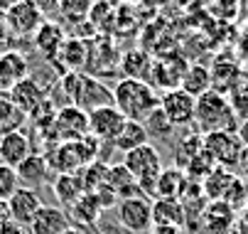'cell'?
I'll return each mask as SVG.
<instances>
[{"label": "cell", "mask_w": 248, "mask_h": 234, "mask_svg": "<svg viewBox=\"0 0 248 234\" xmlns=\"http://www.w3.org/2000/svg\"><path fill=\"white\" fill-rule=\"evenodd\" d=\"M113 106L128 118L143 123L157 106H160V96L157 91L140 79H125L121 77L113 86Z\"/></svg>", "instance_id": "obj_1"}, {"label": "cell", "mask_w": 248, "mask_h": 234, "mask_svg": "<svg viewBox=\"0 0 248 234\" xmlns=\"http://www.w3.org/2000/svg\"><path fill=\"white\" fill-rule=\"evenodd\" d=\"M30 77V64L25 54L17 50H8L0 54V91H10L15 84Z\"/></svg>", "instance_id": "obj_16"}, {"label": "cell", "mask_w": 248, "mask_h": 234, "mask_svg": "<svg viewBox=\"0 0 248 234\" xmlns=\"http://www.w3.org/2000/svg\"><path fill=\"white\" fill-rule=\"evenodd\" d=\"M59 205H74L77 200L86 192L84 190V183H81V175L79 173H64V175H57L54 178V185H52Z\"/></svg>", "instance_id": "obj_27"}, {"label": "cell", "mask_w": 248, "mask_h": 234, "mask_svg": "<svg viewBox=\"0 0 248 234\" xmlns=\"http://www.w3.org/2000/svg\"><path fill=\"white\" fill-rule=\"evenodd\" d=\"M17 187H20L17 170L10 168V165H5V163H0V200L8 202V200L17 192Z\"/></svg>", "instance_id": "obj_37"}, {"label": "cell", "mask_w": 248, "mask_h": 234, "mask_svg": "<svg viewBox=\"0 0 248 234\" xmlns=\"http://www.w3.org/2000/svg\"><path fill=\"white\" fill-rule=\"evenodd\" d=\"M0 234H30V232H27V227H20L15 222H8L5 227H0Z\"/></svg>", "instance_id": "obj_42"}, {"label": "cell", "mask_w": 248, "mask_h": 234, "mask_svg": "<svg viewBox=\"0 0 248 234\" xmlns=\"http://www.w3.org/2000/svg\"><path fill=\"white\" fill-rule=\"evenodd\" d=\"M25 114L13 104V99L8 91H0V136L13 131H20V126L25 123Z\"/></svg>", "instance_id": "obj_31"}, {"label": "cell", "mask_w": 248, "mask_h": 234, "mask_svg": "<svg viewBox=\"0 0 248 234\" xmlns=\"http://www.w3.org/2000/svg\"><path fill=\"white\" fill-rule=\"evenodd\" d=\"M238 116L229 101L226 94H219L214 89H209L197 99V109H194V126L202 136L206 133H217V131H229L236 133L238 128Z\"/></svg>", "instance_id": "obj_2"}, {"label": "cell", "mask_w": 248, "mask_h": 234, "mask_svg": "<svg viewBox=\"0 0 248 234\" xmlns=\"http://www.w3.org/2000/svg\"><path fill=\"white\" fill-rule=\"evenodd\" d=\"M145 143H150L145 126L138 123V121H128V123L123 126V131H121V136H118L111 146H113L116 150H121V153H128V150H133V148H138V146H145Z\"/></svg>", "instance_id": "obj_30"}, {"label": "cell", "mask_w": 248, "mask_h": 234, "mask_svg": "<svg viewBox=\"0 0 248 234\" xmlns=\"http://www.w3.org/2000/svg\"><path fill=\"white\" fill-rule=\"evenodd\" d=\"M32 42H34V50H37V54H40L45 62L52 64V62L57 59L62 45L66 42V32H64V27L57 25L54 20H45L42 27L34 32Z\"/></svg>", "instance_id": "obj_14"}, {"label": "cell", "mask_w": 248, "mask_h": 234, "mask_svg": "<svg viewBox=\"0 0 248 234\" xmlns=\"http://www.w3.org/2000/svg\"><path fill=\"white\" fill-rule=\"evenodd\" d=\"M224 202L231 207V210H243L248 205V180L246 178H233V183L229 185L226 190V197H224Z\"/></svg>", "instance_id": "obj_35"}, {"label": "cell", "mask_w": 248, "mask_h": 234, "mask_svg": "<svg viewBox=\"0 0 248 234\" xmlns=\"http://www.w3.org/2000/svg\"><path fill=\"white\" fill-rule=\"evenodd\" d=\"M182 227L187 224V212L182 200H153V227Z\"/></svg>", "instance_id": "obj_21"}, {"label": "cell", "mask_w": 248, "mask_h": 234, "mask_svg": "<svg viewBox=\"0 0 248 234\" xmlns=\"http://www.w3.org/2000/svg\"><path fill=\"white\" fill-rule=\"evenodd\" d=\"M226 96H229V101H231L236 116L238 118H246L248 116V72H243L238 77V82L231 86V91Z\"/></svg>", "instance_id": "obj_33"}, {"label": "cell", "mask_w": 248, "mask_h": 234, "mask_svg": "<svg viewBox=\"0 0 248 234\" xmlns=\"http://www.w3.org/2000/svg\"><path fill=\"white\" fill-rule=\"evenodd\" d=\"M211 89L219 91V94H229L231 86L238 82V77L243 74L241 64L231 57V54H224L214 62V67H211Z\"/></svg>", "instance_id": "obj_20"}, {"label": "cell", "mask_w": 248, "mask_h": 234, "mask_svg": "<svg viewBox=\"0 0 248 234\" xmlns=\"http://www.w3.org/2000/svg\"><path fill=\"white\" fill-rule=\"evenodd\" d=\"M150 234H187V229H182V227H153L150 229Z\"/></svg>", "instance_id": "obj_41"}, {"label": "cell", "mask_w": 248, "mask_h": 234, "mask_svg": "<svg viewBox=\"0 0 248 234\" xmlns=\"http://www.w3.org/2000/svg\"><path fill=\"white\" fill-rule=\"evenodd\" d=\"M17 178H20V185L22 187H37L42 183H47L49 178V163L45 155H37V153H32L30 158H25L20 165H17Z\"/></svg>", "instance_id": "obj_22"}, {"label": "cell", "mask_w": 248, "mask_h": 234, "mask_svg": "<svg viewBox=\"0 0 248 234\" xmlns=\"http://www.w3.org/2000/svg\"><path fill=\"white\" fill-rule=\"evenodd\" d=\"M187 67H189V62L182 54H167V57H162V59H157L153 64L148 84L155 91L162 89V94L172 91V89H180V84H182V79L187 74Z\"/></svg>", "instance_id": "obj_6"}, {"label": "cell", "mask_w": 248, "mask_h": 234, "mask_svg": "<svg viewBox=\"0 0 248 234\" xmlns=\"http://www.w3.org/2000/svg\"><path fill=\"white\" fill-rule=\"evenodd\" d=\"M106 185H108L121 200L125 197H135V195H143L140 192V185L138 180L130 175V170L125 168V165H108V178H106Z\"/></svg>", "instance_id": "obj_25"}, {"label": "cell", "mask_w": 248, "mask_h": 234, "mask_svg": "<svg viewBox=\"0 0 248 234\" xmlns=\"http://www.w3.org/2000/svg\"><path fill=\"white\" fill-rule=\"evenodd\" d=\"M238 232H241V234H248V205L243 207V215H241V224H238Z\"/></svg>", "instance_id": "obj_44"}, {"label": "cell", "mask_w": 248, "mask_h": 234, "mask_svg": "<svg viewBox=\"0 0 248 234\" xmlns=\"http://www.w3.org/2000/svg\"><path fill=\"white\" fill-rule=\"evenodd\" d=\"M143 126H145V131H148V138H157V141H167L172 133H174V126L170 123V118L162 114L160 106L143 121Z\"/></svg>", "instance_id": "obj_32"}, {"label": "cell", "mask_w": 248, "mask_h": 234, "mask_svg": "<svg viewBox=\"0 0 248 234\" xmlns=\"http://www.w3.org/2000/svg\"><path fill=\"white\" fill-rule=\"evenodd\" d=\"M5 22H8L10 35H15V37H34V32L42 27L45 17L32 5H27L25 0H17L13 8L5 10Z\"/></svg>", "instance_id": "obj_11"}, {"label": "cell", "mask_w": 248, "mask_h": 234, "mask_svg": "<svg viewBox=\"0 0 248 234\" xmlns=\"http://www.w3.org/2000/svg\"><path fill=\"white\" fill-rule=\"evenodd\" d=\"M125 123H128V118L116 106H103V109H96L89 114V133L93 138H98L101 143H108V146L121 136Z\"/></svg>", "instance_id": "obj_10"}, {"label": "cell", "mask_w": 248, "mask_h": 234, "mask_svg": "<svg viewBox=\"0 0 248 234\" xmlns=\"http://www.w3.org/2000/svg\"><path fill=\"white\" fill-rule=\"evenodd\" d=\"M236 52L243 62H248V22L243 25V30L238 32V40H236Z\"/></svg>", "instance_id": "obj_39"}, {"label": "cell", "mask_w": 248, "mask_h": 234, "mask_svg": "<svg viewBox=\"0 0 248 234\" xmlns=\"http://www.w3.org/2000/svg\"><path fill=\"white\" fill-rule=\"evenodd\" d=\"M64 234H86V232H84V229H79V227H69Z\"/></svg>", "instance_id": "obj_45"}, {"label": "cell", "mask_w": 248, "mask_h": 234, "mask_svg": "<svg viewBox=\"0 0 248 234\" xmlns=\"http://www.w3.org/2000/svg\"><path fill=\"white\" fill-rule=\"evenodd\" d=\"M30 155H32V143L22 131H13V133L0 136V163L10 165V168H17Z\"/></svg>", "instance_id": "obj_18"}, {"label": "cell", "mask_w": 248, "mask_h": 234, "mask_svg": "<svg viewBox=\"0 0 248 234\" xmlns=\"http://www.w3.org/2000/svg\"><path fill=\"white\" fill-rule=\"evenodd\" d=\"M233 173L229 170V168H217L211 170L204 180H202V192H204V197L209 200V202H217V200H224L226 197V190H229V185L233 183Z\"/></svg>", "instance_id": "obj_28"}, {"label": "cell", "mask_w": 248, "mask_h": 234, "mask_svg": "<svg viewBox=\"0 0 248 234\" xmlns=\"http://www.w3.org/2000/svg\"><path fill=\"white\" fill-rule=\"evenodd\" d=\"M54 136L59 143H72L89 136V114L77 106H59L54 114Z\"/></svg>", "instance_id": "obj_8"}, {"label": "cell", "mask_w": 248, "mask_h": 234, "mask_svg": "<svg viewBox=\"0 0 248 234\" xmlns=\"http://www.w3.org/2000/svg\"><path fill=\"white\" fill-rule=\"evenodd\" d=\"M231 234H238V229H233V232H231Z\"/></svg>", "instance_id": "obj_46"}, {"label": "cell", "mask_w": 248, "mask_h": 234, "mask_svg": "<svg viewBox=\"0 0 248 234\" xmlns=\"http://www.w3.org/2000/svg\"><path fill=\"white\" fill-rule=\"evenodd\" d=\"M89 42L86 40H79V37H66V42L62 45L57 59L52 64H59L62 67V77L69 74V72H84L89 67ZM57 67V69H59Z\"/></svg>", "instance_id": "obj_13"}, {"label": "cell", "mask_w": 248, "mask_h": 234, "mask_svg": "<svg viewBox=\"0 0 248 234\" xmlns=\"http://www.w3.org/2000/svg\"><path fill=\"white\" fill-rule=\"evenodd\" d=\"M202 150H204V136L199 131H192V133H187V136H182L174 146V168L185 170L189 165V160Z\"/></svg>", "instance_id": "obj_29"}, {"label": "cell", "mask_w": 248, "mask_h": 234, "mask_svg": "<svg viewBox=\"0 0 248 234\" xmlns=\"http://www.w3.org/2000/svg\"><path fill=\"white\" fill-rule=\"evenodd\" d=\"M236 224V210H231L224 200L206 202L199 222L194 224V234H231Z\"/></svg>", "instance_id": "obj_9"}, {"label": "cell", "mask_w": 248, "mask_h": 234, "mask_svg": "<svg viewBox=\"0 0 248 234\" xmlns=\"http://www.w3.org/2000/svg\"><path fill=\"white\" fill-rule=\"evenodd\" d=\"M180 89H185L194 99H199L202 94H206L211 89V72H209V67L202 64V62H189L187 74H185Z\"/></svg>", "instance_id": "obj_26"}, {"label": "cell", "mask_w": 248, "mask_h": 234, "mask_svg": "<svg viewBox=\"0 0 248 234\" xmlns=\"http://www.w3.org/2000/svg\"><path fill=\"white\" fill-rule=\"evenodd\" d=\"M27 5H32L34 10H37L45 20H52L54 15H59V5L62 0H25Z\"/></svg>", "instance_id": "obj_38"}, {"label": "cell", "mask_w": 248, "mask_h": 234, "mask_svg": "<svg viewBox=\"0 0 248 234\" xmlns=\"http://www.w3.org/2000/svg\"><path fill=\"white\" fill-rule=\"evenodd\" d=\"M8 94H10V99H13V104H15L27 118L47 101V91H45V86H40L32 77H27V79H22L20 84H15Z\"/></svg>", "instance_id": "obj_15"}, {"label": "cell", "mask_w": 248, "mask_h": 234, "mask_svg": "<svg viewBox=\"0 0 248 234\" xmlns=\"http://www.w3.org/2000/svg\"><path fill=\"white\" fill-rule=\"evenodd\" d=\"M217 168V163H214V158H211L206 150H202V153H197L192 160H189V165L185 168V175L192 180V183H202L211 170Z\"/></svg>", "instance_id": "obj_34"}, {"label": "cell", "mask_w": 248, "mask_h": 234, "mask_svg": "<svg viewBox=\"0 0 248 234\" xmlns=\"http://www.w3.org/2000/svg\"><path fill=\"white\" fill-rule=\"evenodd\" d=\"M69 222L72 224H84V227H93L101 217V202L93 192H84L74 205H69Z\"/></svg>", "instance_id": "obj_24"}, {"label": "cell", "mask_w": 248, "mask_h": 234, "mask_svg": "<svg viewBox=\"0 0 248 234\" xmlns=\"http://www.w3.org/2000/svg\"><path fill=\"white\" fill-rule=\"evenodd\" d=\"M204 150L214 158V163L219 168H233V165L241 163V153L243 146L236 138V133L229 131H217V133H206L204 136Z\"/></svg>", "instance_id": "obj_5"}, {"label": "cell", "mask_w": 248, "mask_h": 234, "mask_svg": "<svg viewBox=\"0 0 248 234\" xmlns=\"http://www.w3.org/2000/svg\"><path fill=\"white\" fill-rule=\"evenodd\" d=\"M118 222L128 232L148 234L153 229V200H148L145 195L121 200L118 202Z\"/></svg>", "instance_id": "obj_4"}, {"label": "cell", "mask_w": 248, "mask_h": 234, "mask_svg": "<svg viewBox=\"0 0 248 234\" xmlns=\"http://www.w3.org/2000/svg\"><path fill=\"white\" fill-rule=\"evenodd\" d=\"M121 69L125 79H140V82H150L153 72V59L145 50H130L121 54Z\"/></svg>", "instance_id": "obj_23"}, {"label": "cell", "mask_w": 248, "mask_h": 234, "mask_svg": "<svg viewBox=\"0 0 248 234\" xmlns=\"http://www.w3.org/2000/svg\"><path fill=\"white\" fill-rule=\"evenodd\" d=\"M69 227H72V222H69V215L62 207L45 205L30 222L27 232L30 234H64Z\"/></svg>", "instance_id": "obj_17"}, {"label": "cell", "mask_w": 248, "mask_h": 234, "mask_svg": "<svg viewBox=\"0 0 248 234\" xmlns=\"http://www.w3.org/2000/svg\"><path fill=\"white\" fill-rule=\"evenodd\" d=\"M236 138L241 141L243 148H248V116L238 121V128H236Z\"/></svg>", "instance_id": "obj_40"}, {"label": "cell", "mask_w": 248, "mask_h": 234, "mask_svg": "<svg viewBox=\"0 0 248 234\" xmlns=\"http://www.w3.org/2000/svg\"><path fill=\"white\" fill-rule=\"evenodd\" d=\"M189 185V178L185 175L182 168H162L160 175H157V183H155V200L162 197V200H182L185 190Z\"/></svg>", "instance_id": "obj_19"}, {"label": "cell", "mask_w": 248, "mask_h": 234, "mask_svg": "<svg viewBox=\"0 0 248 234\" xmlns=\"http://www.w3.org/2000/svg\"><path fill=\"white\" fill-rule=\"evenodd\" d=\"M8 222H13V217H10V205L5 202V200H0V227H5Z\"/></svg>", "instance_id": "obj_43"}, {"label": "cell", "mask_w": 248, "mask_h": 234, "mask_svg": "<svg viewBox=\"0 0 248 234\" xmlns=\"http://www.w3.org/2000/svg\"><path fill=\"white\" fill-rule=\"evenodd\" d=\"M8 205H10V217L15 224L20 227H30V222L34 219V215H37L45 202H42V197L37 190H32V187H17V192L8 200Z\"/></svg>", "instance_id": "obj_12"}, {"label": "cell", "mask_w": 248, "mask_h": 234, "mask_svg": "<svg viewBox=\"0 0 248 234\" xmlns=\"http://www.w3.org/2000/svg\"><path fill=\"white\" fill-rule=\"evenodd\" d=\"M160 109L170 118L174 128H185L194 126V109H197V99L189 96L185 89H172L160 96Z\"/></svg>", "instance_id": "obj_7"}, {"label": "cell", "mask_w": 248, "mask_h": 234, "mask_svg": "<svg viewBox=\"0 0 248 234\" xmlns=\"http://www.w3.org/2000/svg\"><path fill=\"white\" fill-rule=\"evenodd\" d=\"M246 5H248V0H246Z\"/></svg>", "instance_id": "obj_47"}, {"label": "cell", "mask_w": 248, "mask_h": 234, "mask_svg": "<svg viewBox=\"0 0 248 234\" xmlns=\"http://www.w3.org/2000/svg\"><path fill=\"white\" fill-rule=\"evenodd\" d=\"M123 165L138 180L140 192H143L148 200H155V183H157V175L162 170V158H160L157 148L153 143L138 146V148L123 153Z\"/></svg>", "instance_id": "obj_3"}, {"label": "cell", "mask_w": 248, "mask_h": 234, "mask_svg": "<svg viewBox=\"0 0 248 234\" xmlns=\"http://www.w3.org/2000/svg\"><path fill=\"white\" fill-rule=\"evenodd\" d=\"M206 8H209V13L214 15L217 20L231 22V20H236V15H238L241 0H206Z\"/></svg>", "instance_id": "obj_36"}]
</instances>
